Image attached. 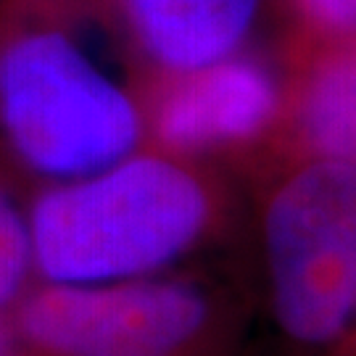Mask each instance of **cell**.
<instances>
[{
  "mask_svg": "<svg viewBox=\"0 0 356 356\" xmlns=\"http://www.w3.org/2000/svg\"><path fill=\"white\" fill-rule=\"evenodd\" d=\"M309 42L356 38V0H291Z\"/></svg>",
  "mask_w": 356,
  "mask_h": 356,
  "instance_id": "cell-9",
  "label": "cell"
},
{
  "mask_svg": "<svg viewBox=\"0 0 356 356\" xmlns=\"http://www.w3.org/2000/svg\"><path fill=\"white\" fill-rule=\"evenodd\" d=\"M116 8L143 58L177 74L241 53L259 0H116Z\"/></svg>",
  "mask_w": 356,
  "mask_h": 356,
  "instance_id": "cell-6",
  "label": "cell"
},
{
  "mask_svg": "<svg viewBox=\"0 0 356 356\" xmlns=\"http://www.w3.org/2000/svg\"><path fill=\"white\" fill-rule=\"evenodd\" d=\"M225 216V193L193 159L138 148L42 191L26 222L42 280L95 285L153 277L211 241Z\"/></svg>",
  "mask_w": 356,
  "mask_h": 356,
  "instance_id": "cell-1",
  "label": "cell"
},
{
  "mask_svg": "<svg viewBox=\"0 0 356 356\" xmlns=\"http://www.w3.org/2000/svg\"><path fill=\"white\" fill-rule=\"evenodd\" d=\"M0 132L35 175H92L140 148L143 106L58 24H22L0 42Z\"/></svg>",
  "mask_w": 356,
  "mask_h": 356,
  "instance_id": "cell-2",
  "label": "cell"
},
{
  "mask_svg": "<svg viewBox=\"0 0 356 356\" xmlns=\"http://www.w3.org/2000/svg\"><path fill=\"white\" fill-rule=\"evenodd\" d=\"M330 356H356V322H354V327L348 330V335L341 341V346H338Z\"/></svg>",
  "mask_w": 356,
  "mask_h": 356,
  "instance_id": "cell-10",
  "label": "cell"
},
{
  "mask_svg": "<svg viewBox=\"0 0 356 356\" xmlns=\"http://www.w3.org/2000/svg\"><path fill=\"white\" fill-rule=\"evenodd\" d=\"M16 330L42 356H198L216 309L204 288L175 277L48 282L19 306Z\"/></svg>",
  "mask_w": 356,
  "mask_h": 356,
  "instance_id": "cell-4",
  "label": "cell"
},
{
  "mask_svg": "<svg viewBox=\"0 0 356 356\" xmlns=\"http://www.w3.org/2000/svg\"><path fill=\"white\" fill-rule=\"evenodd\" d=\"M285 90L267 66L227 56L177 74H159L145 114V135L159 151L182 159L248 151L282 124Z\"/></svg>",
  "mask_w": 356,
  "mask_h": 356,
  "instance_id": "cell-5",
  "label": "cell"
},
{
  "mask_svg": "<svg viewBox=\"0 0 356 356\" xmlns=\"http://www.w3.org/2000/svg\"><path fill=\"white\" fill-rule=\"evenodd\" d=\"M32 269L29 222L16 209L11 195L0 188V312L22 293Z\"/></svg>",
  "mask_w": 356,
  "mask_h": 356,
  "instance_id": "cell-8",
  "label": "cell"
},
{
  "mask_svg": "<svg viewBox=\"0 0 356 356\" xmlns=\"http://www.w3.org/2000/svg\"><path fill=\"white\" fill-rule=\"evenodd\" d=\"M0 356H11V330L0 322Z\"/></svg>",
  "mask_w": 356,
  "mask_h": 356,
  "instance_id": "cell-11",
  "label": "cell"
},
{
  "mask_svg": "<svg viewBox=\"0 0 356 356\" xmlns=\"http://www.w3.org/2000/svg\"><path fill=\"white\" fill-rule=\"evenodd\" d=\"M285 151L356 166V38L309 42L285 88Z\"/></svg>",
  "mask_w": 356,
  "mask_h": 356,
  "instance_id": "cell-7",
  "label": "cell"
},
{
  "mask_svg": "<svg viewBox=\"0 0 356 356\" xmlns=\"http://www.w3.org/2000/svg\"><path fill=\"white\" fill-rule=\"evenodd\" d=\"M272 317L306 351H335L356 322V166L282 153L259 206Z\"/></svg>",
  "mask_w": 356,
  "mask_h": 356,
  "instance_id": "cell-3",
  "label": "cell"
}]
</instances>
